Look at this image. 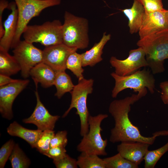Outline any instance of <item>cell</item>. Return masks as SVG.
Here are the masks:
<instances>
[{
  "instance_id": "6da1fadb",
  "label": "cell",
  "mask_w": 168,
  "mask_h": 168,
  "mask_svg": "<svg viewBox=\"0 0 168 168\" xmlns=\"http://www.w3.org/2000/svg\"><path fill=\"white\" fill-rule=\"evenodd\" d=\"M144 96L141 94H133L110 103L109 112L115 122L114 126L111 130L110 138L111 142L132 141L145 142L150 145L154 143L157 137L155 135L151 137L142 136L138 128L132 124L128 116L131 105Z\"/></svg>"
},
{
  "instance_id": "7a4b0ae2",
  "label": "cell",
  "mask_w": 168,
  "mask_h": 168,
  "mask_svg": "<svg viewBox=\"0 0 168 168\" xmlns=\"http://www.w3.org/2000/svg\"><path fill=\"white\" fill-rule=\"evenodd\" d=\"M62 26L63 43L67 46L79 49L88 46V22L86 19L77 16L67 11Z\"/></svg>"
},
{
  "instance_id": "3957f363",
  "label": "cell",
  "mask_w": 168,
  "mask_h": 168,
  "mask_svg": "<svg viewBox=\"0 0 168 168\" xmlns=\"http://www.w3.org/2000/svg\"><path fill=\"white\" fill-rule=\"evenodd\" d=\"M110 75L115 82L111 94L113 98H116L119 92L128 88L132 89L134 92L144 96L147 93V88L151 94L154 92L155 80L153 75L148 70H139L126 76H119L114 72Z\"/></svg>"
},
{
  "instance_id": "277c9868",
  "label": "cell",
  "mask_w": 168,
  "mask_h": 168,
  "mask_svg": "<svg viewBox=\"0 0 168 168\" xmlns=\"http://www.w3.org/2000/svg\"><path fill=\"white\" fill-rule=\"evenodd\" d=\"M94 81L92 79L84 78L78 80L70 92L71 100L70 106L63 114L62 117H66L73 108L76 109V114L79 117L80 121V134L82 137L86 135L89 130L88 119L90 115L87 105L88 95L92 93Z\"/></svg>"
},
{
  "instance_id": "5b68a950",
  "label": "cell",
  "mask_w": 168,
  "mask_h": 168,
  "mask_svg": "<svg viewBox=\"0 0 168 168\" xmlns=\"http://www.w3.org/2000/svg\"><path fill=\"white\" fill-rule=\"evenodd\" d=\"M62 24L59 20L45 22L41 25H27L23 35L24 40L39 43L46 47L63 43Z\"/></svg>"
},
{
  "instance_id": "8992f818",
  "label": "cell",
  "mask_w": 168,
  "mask_h": 168,
  "mask_svg": "<svg viewBox=\"0 0 168 168\" xmlns=\"http://www.w3.org/2000/svg\"><path fill=\"white\" fill-rule=\"evenodd\" d=\"M18 12L16 33L11 48H14L30 21L45 9L60 4L61 0H14Z\"/></svg>"
},
{
  "instance_id": "52a82bcc",
  "label": "cell",
  "mask_w": 168,
  "mask_h": 168,
  "mask_svg": "<svg viewBox=\"0 0 168 168\" xmlns=\"http://www.w3.org/2000/svg\"><path fill=\"white\" fill-rule=\"evenodd\" d=\"M108 117L106 114H99L95 116L89 115L88 119L89 130L87 133L82 137L77 146V150L81 152L98 156H106L105 148L107 140H104L101 132L102 121Z\"/></svg>"
},
{
  "instance_id": "ba28073f",
  "label": "cell",
  "mask_w": 168,
  "mask_h": 168,
  "mask_svg": "<svg viewBox=\"0 0 168 168\" xmlns=\"http://www.w3.org/2000/svg\"><path fill=\"white\" fill-rule=\"evenodd\" d=\"M12 52L20 66L21 75L24 78L30 76L32 68L43 62V51L24 40L19 42Z\"/></svg>"
},
{
  "instance_id": "9c48e42d",
  "label": "cell",
  "mask_w": 168,
  "mask_h": 168,
  "mask_svg": "<svg viewBox=\"0 0 168 168\" xmlns=\"http://www.w3.org/2000/svg\"><path fill=\"white\" fill-rule=\"evenodd\" d=\"M110 63L115 69L114 72L120 76L129 75L142 67L148 66L145 53L141 47L131 50L128 57L124 60H120L114 56H112Z\"/></svg>"
},
{
  "instance_id": "30bf717a",
  "label": "cell",
  "mask_w": 168,
  "mask_h": 168,
  "mask_svg": "<svg viewBox=\"0 0 168 168\" xmlns=\"http://www.w3.org/2000/svg\"><path fill=\"white\" fill-rule=\"evenodd\" d=\"M29 82L28 79H18L16 82L0 86V112L3 117L8 120L12 118L13 102Z\"/></svg>"
},
{
  "instance_id": "8fae6325",
  "label": "cell",
  "mask_w": 168,
  "mask_h": 168,
  "mask_svg": "<svg viewBox=\"0 0 168 168\" xmlns=\"http://www.w3.org/2000/svg\"><path fill=\"white\" fill-rule=\"evenodd\" d=\"M77 49L71 48L63 43L46 47L43 50V62L55 72L65 71L66 63L69 55Z\"/></svg>"
},
{
  "instance_id": "7c38bea8",
  "label": "cell",
  "mask_w": 168,
  "mask_h": 168,
  "mask_svg": "<svg viewBox=\"0 0 168 168\" xmlns=\"http://www.w3.org/2000/svg\"><path fill=\"white\" fill-rule=\"evenodd\" d=\"M165 30H168V10L145 12L138 31L140 39Z\"/></svg>"
},
{
  "instance_id": "4fadbf2b",
  "label": "cell",
  "mask_w": 168,
  "mask_h": 168,
  "mask_svg": "<svg viewBox=\"0 0 168 168\" xmlns=\"http://www.w3.org/2000/svg\"><path fill=\"white\" fill-rule=\"evenodd\" d=\"M36 104L31 115L23 120L26 124H32L35 125L38 129L43 131L45 130H54L56 122L60 116L51 114L40 101L39 94L35 91Z\"/></svg>"
},
{
  "instance_id": "5bb4252c",
  "label": "cell",
  "mask_w": 168,
  "mask_h": 168,
  "mask_svg": "<svg viewBox=\"0 0 168 168\" xmlns=\"http://www.w3.org/2000/svg\"><path fill=\"white\" fill-rule=\"evenodd\" d=\"M137 45L146 55L154 53L168 54V30L161 31L140 39Z\"/></svg>"
},
{
  "instance_id": "9a60e30c",
  "label": "cell",
  "mask_w": 168,
  "mask_h": 168,
  "mask_svg": "<svg viewBox=\"0 0 168 168\" xmlns=\"http://www.w3.org/2000/svg\"><path fill=\"white\" fill-rule=\"evenodd\" d=\"M150 145L140 142H123L117 146V151L124 158L138 165L144 160Z\"/></svg>"
},
{
  "instance_id": "2e32d148",
  "label": "cell",
  "mask_w": 168,
  "mask_h": 168,
  "mask_svg": "<svg viewBox=\"0 0 168 168\" xmlns=\"http://www.w3.org/2000/svg\"><path fill=\"white\" fill-rule=\"evenodd\" d=\"M8 7L11 12L3 24L4 33L0 39V50L8 52L14 40L18 20L17 9L15 2H12Z\"/></svg>"
},
{
  "instance_id": "e0dca14e",
  "label": "cell",
  "mask_w": 168,
  "mask_h": 168,
  "mask_svg": "<svg viewBox=\"0 0 168 168\" xmlns=\"http://www.w3.org/2000/svg\"><path fill=\"white\" fill-rule=\"evenodd\" d=\"M37 88L40 83L44 88H48L54 85L56 72L49 66L43 62H41L31 70L30 73Z\"/></svg>"
},
{
  "instance_id": "ac0fdd59",
  "label": "cell",
  "mask_w": 168,
  "mask_h": 168,
  "mask_svg": "<svg viewBox=\"0 0 168 168\" xmlns=\"http://www.w3.org/2000/svg\"><path fill=\"white\" fill-rule=\"evenodd\" d=\"M10 135L19 137L27 142L32 148H35L42 132L41 130H32L23 127L16 121L11 123L7 129Z\"/></svg>"
},
{
  "instance_id": "d6986e66",
  "label": "cell",
  "mask_w": 168,
  "mask_h": 168,
  "mask_svg": "<svg viewBox=\"0 0 168 168\" xmlns=\"http://www.w3.org/2000/svg\"><path fill=\"white\" fill-rule=\"evenodd\" d=\"M111 35L104 33L100 41L95 43L90 50L81 54L83 67L89 66L91 67L101 62L103 58L102 55L103 49L106 44L110 39Z\"/></svg>"
},
{
  "instance_id": "ffe728a7",
  "label": "cell",
  "mask_w": 168,
  "mask_h": 168,
  "mask_svg": "<svg viewBox=\"0 0 168 168\" xmlns=\"http://www.w3.org/2000/svg\"><path fill=\"white\" fill-rule=\"evenodd\" d=\"M128 19L129 32L133 34L139 31L145 13L142 5L137 0H134L132 7L121 10Z\"/></svg>"
},
{
  "instance_id": "44dd1931",
  "label": "cell",
  "mask_w": 168,
  "mask_h": 168,
  "mask_svg": "<svg viewBox=\"0 0 168 168\" xmlns=\"http://www.w3.org/2000/svg\"><path fill=\"white\" fill-rule=\"evenodd\" d=\"M19 64L8 52L0 50V74L10 76L21 71Z\"/></svg>"
},
{
  "instance_id": "7402d4cb",
  "label": "cell",
  "mask_w": 168,
  "mask_h": 168,
  "mask_svg": "<svg viewBox=\"0 0 168 168\" xmlns=\"http://www.w3.org/2000/svg\"><path fill=\"white\" fill-rule=\"evenodd\" d=\"M54 85L56 89L55 96L59 99L65 93L70 92L75 86L70 76L65 71L56 72Z\"/></svg>"
},
{
  "instance_id": "603a6c76",
  "label": "cell",
  "mask_w": 168,
  "mask_h": 168,
  "mask_svg": "<svg viewBox=\"0 0 168 168\" xmlns=\"http://www.w3.org/2000/svg\"><path fill=\"white\" fill-rule=\"evenodd\" d=\"M77 162L80 168H105L103 159L96 155L81 152L77 157Z\"/></svg>"
},
{
  "instance_id": "cb8c5ba5",
  "label": "cell",
  "mask_w": 168,
  "mask_h": 168,
  "mask_svg": "<svg viewBox=\"0 0 168 168\" xmlns=\"http://www.w3.org/2000/svg\"><path fill=\"white\" fill-rule=\"evenodd\" d=\"M82 60L81 54L74 52L68 57L66 63V69L70 70L78 79V80L84 78L82 68Z\"/></svg>"
},
{
  "instance_id": "d4e9b609",
  "label": "cell",
  "mask_w": 168,
  "mask_h": 168,
  "mask_svg": "<svg viewBox=\"0 0 168 168\" xmlns=\"http://www.w3.org/2000/svg\"><path fill=\"white\" fill-rule=\"evenodd\" d=\"M9 159L12 168H28L30 164V160L17 144H15Z\"/></svg>"
},
{
  "instance_id": "484cf974",
  "label": "cell",
  "mask_w": 168,
  "mask_h": 168,
  "mask_svg": "<svg viewBox=\"0 0 168 168\" xmlns=\"http://www.w3.org/2000/svg\"><path fill=\"white\" fill-rule=\"evenodd\" d=\"M105 168H138V165L126 159L119 153L103 159Z\"/></svg>"
},
{
  "instance_id": "4316f807",
  "label": "cell",
  "mask_w": 168,
  "mask_h": 168,
  "mask_svg": "<svg viewBox=\"0 0 168 168\" xmlns=\"http://www.w3.org/2000/svg\"><path fill=\"white\" fill-rule=\"evenodd\" d=\"M168 151V142L162 147L147 152L144 158L145 168H154L162 156Z\"/></svg>"
},
{
  "instance_id": "83f0119b",
  "label": "cell",
  "mask_w": 168,
  "mask_h": 168,
  "mask_svg": "<svg viewBox=\"0 0 168 168\" xmlns=\"http://www.w3.org/2000/svg\"><path fill=\"white\" fill-rule=\"evenodd\" d=\"M54 130H45L42 131L36 146L37 150L44 155L50 149V143L55 135Z\"/></svg>"
},
{
  "instance_id": "f1b7e54d",
  "label": "cell",
  "mask_w": 168,
  "mask_h": 168,
  "mask_svg": "<svg viewBox=\"0 0 168 168\" xmlns=\"http://www.w3.org/2000/svg\"><path fill=\"white\" fill-rule=\"evenodd\" d=\"M14 141L10 139L1 147L0 149V168H4L6 163L10 156L14 145Z\"/></svg>"
},
{
  "instance_id": "f546056e",
  "label": "cell",
  "mask_w": 168,
  "mask_h": 168,
  "mask_svg": "<svg viewBox=\"0 0 168 168\" xmlns=\"http://www.w3.org/2000/svg\"><path fill=\"white\" fill-rule=\"evenodd\" d=\"M67 135L66 130L58 131L51 140L50 148L56 147H65L68 143Z\"/></svg>"
},
{
  "instance_id": "4dcf8cb0",
  "label": "cell",
  "mask_w": 168,
  "mask_h": 168,
  "mask_svg": "<svg viewBox=\"0 0 168 168\" xmlns=\"http://www.w3.org/2000/svg\"><path fill=\"white\" fill-rule=\"evenodd\" d=\"M143 6L146 12L164 9L162 0H137Z\"/></svg>"
},
{
  "instance_id": "1f68e13d",
  "label": "cell",
  "mask_w": 168,
  "mask_h": 168,
  "mask_svg": "<svg viewBox=\"0 0 168 168\" xmlns=\"http://www.w3.org/2000/svg\"><path fill=\"white\" fill-rule=\"evenodd\" d=\"M53 163L57 168H77V160L68 154L63 158L58 160H53Z\"/></svg>"
},
{
  "instance_id": "d6a6232c",
  "label": "cell",
  "mask_w": 168,
  "mask_h": 168,
  "mask_svg": "<svg viewBox=\"0 0 168 168\" xmlns=\"http://www.w3.org/2000/svg\"><path fill=\"white\" fill-rule=\"evenodd\" d=\"M65 147H56L50 148L44 155L53 160H58L65 157L67 154Z\"/></svg>"
},
{
  "instance_id": "836d02e7",
  "label": "cell",
  "mask_w": 168,
  "mask_h": 168,
  "mask_svg": "<svg viewBox=\"0 0 168 168\" xmlns=\"http://www.w3.org/2000/svg\"><path fill=\"white\" fill-rule=\"evenodd\" d=\"M161 90V98L163 103L168 105V81L161 82L159 85Z\"/></svg>"
},
{
  "instance_id": "e575fe53",
  "label": "cell",
  "mask_w": 168,
  "mask_h": 168,
  "mask_svg": "<svg viewBox=\"0 0 168 168\" xmlns=\"http://www.w3.org/2000/svg\"><path fill=\"white\" fill-rule=\"evenodd\" d=\"M9 4L6 0L0 1V39L3 36L4 33L3 24L2 22V15L4 9L8 7Z\"/></svg>"
},
{
  "instance_id": "d590c367",
  "label": "cell",
  "mask_w": 168,
  "mask_h": 168,
  "mask_svg": "<svg viewBox=\"0 0 168 168\" xmlns=\"http://www.w3.org/2000/svg\"><path fill=\"white\" fill-rule=\"evenodd\" d=\"M18 80L13 79L9 76L0 74V86H4L16 82Z\"/></svg>"
},
{
  "instance_id": "8d00e7d4",
  "label": "cell",
  "mask_w": 168,
  "mask_h": 168,
  "mask_svg": "<svg viewBox=\"0 0 168 168\" xmlns=\"http://www.w3.org/2000/svg\"><path fill=\"white\" fill-rule=\"evenodd\" d=\"M166 135H168V129L167 130H166Z\"/></svg>"
}]
</instances>
